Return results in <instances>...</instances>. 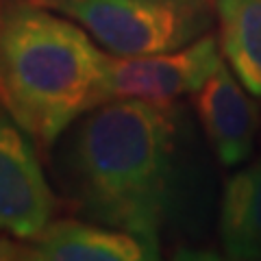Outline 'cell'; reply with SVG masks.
Here are the masks:
<instances>
[{
    "mask_svg": "<svg viewBox=\"0 0 261 261\" xmlns=\"http://www.w3.org/2000/svg\"><path fill=\"white\" fill-rule=\"evenodd\" d=\"M174 142L172 105L111 100L83 113L65 150L83 214L135 235L154 259L172 198Z\"/></svg>",
    "mask_w": 261,
    "mask_h": 261,
    "instance_id": "1",
    "label": "cell"
},
{
    "mask_svg": "<svg viewBox=\"0 0 261 261\" xmlns=\"http://www.w3.org/2000/svg\"><path fill=\"white\" fill-rule=\"evenodd\" d=\"M105 50L35 0H0V107L39 146L96 107Z\"/></svg>",
    "mask_w": 261,
    "mask_h": 261,
    "instance_id": "2",
    "label": "cell"
},
{
    "mask_svg": "<svg viewBox=\"0 0 261 261\" xmlns=\"http://www.w3.org/2000/svg\"><path fill=\"white\" fill-rule=\"evenodd\" d=\"M79 22L111 55L172 53L205 37L216 0H35Z\"/></svg>",
    "mask_w": 261,
    "mask_h": 261,
    "instance_id": "3",
    "label": "cell"
},
{
    "mask_svg": "<svg viewBox=\"0 0 261 261\" xmlns=\"http://www.w3.org/2000/svg\"><path fill=\"white\" fill-rule=\"evenodd\" d=\"M220 61L222 57L214 35H205L172 53L118 57L105 50L96 107L111 100L172 105L178 98L198 92Z\"/></svg>",
    "mask_w": 261,
    "mask_h": 261,
    "instance_id": "4",
    "label": "cell"
},
{
    "mask_svg": "<svg viewBox=\"0 0 261 261\" xmlns=\"http://www.w3.org/2000/svg\"><path fill=\"white\" fill-rule=\"evenodd\" d=\"M29 133L0 107V233L33 240L53 222L57 198Z\"/></svg>",
    "mask_w": 261,
    "mask_h": 261,
    "instance_id": "5",
    "label": "cell"
},
{
    "mask_svg": "<svg viewBox=\"0 0 261 261\" xmlns=\"http://www.w3.org/2000/svg\"><path fill=\"white\" fill-rule=\"evenodd\" d=\"M248 94L224 61L194 94L202 128L222 166H240L255 146L259 107Z\"/></svg>",
    "mask_w": 261,
    "mask_h": 261,
    "instance_id": "6",
    "label": "cell"
},
{
    "mask_svg": "<svg viewBox=\"0 0 261 261\" xmlns=\"http://www.w3.org/2000/svg\"><path fill=\"white\" fill-rule=\"evenodd\" d=\"M31 259L37 261H140L154 259L142 240L120 228L57 220L31 240Z\"/></svg>",
    "mask_w": 261,
    "mask_h": 261,
    "instance_id": "7",
    "label": "cell"
},
{
    "mask_svg": "<svg viewBox=\"0 0 261 261\" xmlns=\"http://www.w3.org/2000/svg\"><path fill=\"white\" fill-rule=\"evenodd\" d=\"M218 231L231 259L261 261V159L238 170L226 181Z\"/></svg>",
    "mask_w": 261,
    "mask_h": 261,
    "instance_id": "8",
    "label": "cell"
},
{
    "mask_svg": "<svg viewBox=\"0 0 261 261\" xmlns=\"http://www.w3.org/2000/svg\"><path fill=\"white\" fill-rule=\"evenodd\" d=\"M216 20L228 68L261 98V0H216Z\"/></svg>",
    "mask_w": 261,
    "mask_h": 261,
    "instance_id": "9",
    "label": "cell"
},
{
    "mask_svg": "<svg viewBox=\"0 0 261 261\" xmlns=\"http://www.w3.org/2000/svg\"><path fill=\"white\" fill-rule=\"evenodd\" d=\"M31 259V246L0 235V261H20Z\"/></svg>",
    "mask_w": 261,
    "mask_h": 261,
    "instance_id": "10",
    "label": "cell"
}]
</instances>
